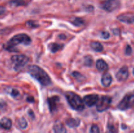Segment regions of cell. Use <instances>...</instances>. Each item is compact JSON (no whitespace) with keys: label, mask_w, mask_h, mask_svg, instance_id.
<instances>
[{"label":"cell","mask_w":134,"mask_h":133,"mask_svg":"<svg viewBox=\"0 0 134 133\" xmlns=\"http://www.w3.org/2000/svg\"><path fill=\"white\" fill-rule=\"evenodd\" d=\"M6 8L4 7L0 6V16L5 14V13H6Z\"/></svg>","instance_id":"29"},{"label":"cell","mask_w":134,"mask_h":133,"mask_svg":"<svg viewBox=\"0 0 134 133\" xmlns=\"http://www.w3.org/2000/svg\"><path fill=\"white\" fill-rule=\"evenodd\" d=\"M0 126L6 130H9L12 126V121L7 117H3L0 120Z\"/></svg>","instance_id":"12"},{"label":"cell","mask_w":134,"mask_h":133,"mask_svg":"<svg viewBox=\"0 0 134 133\" xmlns=\"http://www.w3.org/2000/svg\"><path fill=\"white\" fill-rule=\"evenodd\" d=\"M11 61L14 65V70L18 71L28 63L29 57L25 55H15L11 57Z\"/></svg>","instance_id":"4"},{"label":"cell","mask_w":134,"mask_h":133,"mask_svg":"<svg viewBox=\"0 0 134 133\" xmlns=\"http://www.w3.org/2000/svg\"><path fill=\"white\" fill-rule=\"evenodd\" d=\"M112 99L109 96H103L99 99L96 104V108L98 112H103L109 108Z\"/></svg>","instance_id":"7"},{"label":"cell","mask_w":134,"mask_h":133,"mask_svg":"<svg viewBox=\"0 0 134 133\" xmlns=\"http://www.w3.org/2000/svg\"><path fill=\"white\" fill-rule=\"evenodd\" d=\"M96 65V68L99 71H105V70H107L109 67L107 63L102 59L97 60Z\"/></svg>","instance_id":"15"},{"label":"cell","mask_w":134,"mask_h":133,"mask_svg":"<svg viewBox=\"0 0 134 133\" xmlns=\"http://www.w3.org/2000/svg\"><path fill=\"white\" fill-rule=\"evenodd\" d=\"M59 100H60V98L58 96H53L48 99L47 102H48V106H49V109L51 113H54L56 111Z\"/></svg>","instance_id":"10"},{"label":"cell","mask_w":134,"mask_h":133,"mask_svg":"<svg viewBox=\"0 0 134 133\" xmlns=\"http://www.w3.org/2000/svg\"><path fill=\"white\" fill-rule=\"evenodd\" d=\"M106 133H114L113 128L112 126H109V129Z\"/></svg>","instance_id":"32"},{"label":"cell","mask_w":134,"mask_h":133,"mask_svg":"<svg viewBox=\"0 0 134 133\" xmlns=\"http://www.w3.org/2000/svg\"><path fill=\"white\" fill-rule=\"evenodd\" d=\"M120 6L119 0H104L101 4V8L107 12H113Z\"/></svg>","instance_id":"6"},{"label":"cell","mask_w":134,"mask_h":133,"mask_svg":"<svg viewBox=\"0 0 134 133\" xmlns=\"http://www.w3.org/2000/svg\"><path fill=\"white\" fill-rule=\"evenodd\" d=\"M99 96L96 94H92V95H86L84 97L83 101L85 104L88 106L91 107L97 104L99 100Z\"/></svg>","instance_id":"9"},{"label":"cell","mask_w":134,"mask_h":133,"mask_svg":"<svg viewBox=\"0 0 134 133\" xmlns=\"http://www.w3.org/2000/svg\"><path fill=\"white\" fill-rule=\"evenodd\" d=\"M27 26H30V27H36L39 26V25L37 24L36 22H34V21H30V22H27Z\"/></svg>","instance_id":"27"},{"label":"cell","mask_w":134,"mask_h":133,"mask_svg":"<svg viewBox=\"0 0 134 133\" xmlns=\"http://www.w3.org/2000/svg\"><path fill=\"white\" fill-rule=\"evenodd\" d=\"M133 74H134V69H133Z\"/></svg>","instance_id":"34"},{"label":"cell","mask_w":134,"mask_h":133,"mask_svg":"<svg viewBox=\"0 0 134 133\" xmlns=\"http://www.w3.org/2000/svg\"><path fill=\"white\" fill-rule=\"evenodd\" d=\"M73 74V76H74L75 78L77 80L79 81V82H81V81H82L83 80L85 79V76H84L82 74H81L80 72H79L75 71V72H73V74Z\"/></svg>","instance_id":"22"},{"label":"cell","mask_w":134,"mask_h":133,"mask_svg":"<svg viewBox=\"0 0 134 133\" xmlns=\"http://www.w3.org/2000/svg\"><path fill=\"white\" fill-rule=\"evenodd\" d=\"M27 101L29 102H34V99L33 96H28L27 98Z\"/></svg>","instance_id":"30"},{"label":"cell","mask_w":134,"mask_h":133,"mask_svg":"<svg viewBox=\"0 0 134 133\" xmlns=\"http://www.w3.org/2000/svg\"><path fill=\"white\" fill-rule=\"evenodd\" d=\"M118 20L120 22H124L126 23H134V15L130 16L126 14H122L119 16H118Z\"/></svg>","instance_id":"13"},{"label":"cell","mask_w":134,"mask_h":133,"mask_svg":"<svg viewBox=\"0 0 134 133\" xmlns=\"http://www.w3.org/2000/svg\"><path fill=\"white\" fill-rule=\"evenodd\" d=\"M5 106H6V104H5V102H0V109L4 108Z\"/></svg>","instance_id":"33"},{"label":"cell","mask_w":134,"mask_h":133,"mask_svg":"<svg viewBox=\"0 0 134 133\" xmlns=\"http://www.w3.org/2000/svg\"><path fill=\"white\" fill-rule=\"evenodd\" d=\"M90 46H91L92 49L94 50L95 52H102L103 50V47L102 44H101L99 42L96 41H93L90 43Z\"/></svg>","instance_id":"18"},{"label":"cell","mask_w":134,"mask_h":133,"mask_svg":"<svg viewBox=\"0 0 134 133\" xmlns=\"http://www.w3.org/2000/svg\"><path fill=\"white\" fill-rule=\"evenodd\" d=\"M28 113H29V116L31 117V118L34 119V112H33L31 110H29L28 111Z\"/></svg>","instance_id":"31"},{"label":"cell","mask_w":134,"mask_h":133,"mask_svg":"<svg viewBox=\"0 0 134 133\" xmlns=\"http://www.w3.org/2000/svg\"><path fill=\"white\" fill-rule=\"evenodd\" d=\"M18 125H19L20 129H26L27 126V122L26 120V119H24V117H22V118L18 120Z\"/></svg>","instance_id":"21"},{"label":"cell","mask_w":134,"mask_h":133,"mask_svg":"<svg viewBox=\"0 0 134 133\" xmlns=\"http://www.w3.org/2000/svg\"><path fill=\"white\" fill-rule=\"evenodd\" d=\"M112 82V76L109 73L103 74L102 78V83L104 87H109Z\"/></svg>","instance_id":"14"},{"label":"cell","mask_w":134,"mask_h":133,"mask_svg":"<svg viewBox=\"0 0 134 133\" xmlns=\"http://www.w3.org/2000/svg\"><path fill=\"white\" fill-rule=\"evenodd\" d=\"M53 129L54 133H67L66 129L64 125L59 121L55 122Z\"/></svg>","instance_id":"11"},{"label":"cell","mask_w":134,"mask_h":133,"mask_svg":"<svg viewBox=\"0 0 134 133\" xmlns=\"http://www.w3.org/2000/svg\"><path fill=\"white\" fill-rule=\"evenodd\" d=\"M81 120L79 118H70L66 121V124L70 128H75L79 126Z\"/></svg>","instance_id":"16"},{"label":"cell","mask_w":134,"mask_h":133,"mask_svg":"<svg viewBox=\"0 0 134 133\" xmlns=\"http://www.w3.org/2000/svg\"><path fill=\"white\" fill-rule=\"evenodd\" d=\"M65 97L70 106L73 110L77 111L83 110L85 108V103L81 96L75 93L74 92L68 91L65 93Z\"/></svg>","instance_id":"3"},{"label":"cell","mask_w":134,"mask_h":133,"mask_svg":"<svg viewBox=\"0 0 134 133\" xmlns=\"http://www.w3.org/2000/svg\"><path fill=\"white\" fill-rule=\"evenodd\" d=\"M101 37H102V38H103V39H108V38H109L110 35L109 33V32H107V31H102V33H101Z\"/></svg>","instance_id":"26"},{"label":"cell","mask_w":134,"mask_h":133,"mask_svg":"<svg viewBox=\"0 0 134 133\" xmlns=\"http://www.w3.org/2000/svg\"><path fill=\"white\" fill-rule=\"evenodd\" d=\"M71 23H73L74 26H81L84 25L85 23V21L81 18H73L71 20Z\"/></svg>","instance_id":"19"},{"label":"cell","mask_w":134,"mask_h":133,"mask_svg":"<svg viewBox=\"0 0 134 133\" xmlns=\"http://www.w3.org/2000/svg\"><path fill=\"white\" fill-rule=\"evenodd\" d=\"M90 133H99V129L96 125H93L90 129Z\"/></svg>","instance_id":"24"},{"label":"cell","mask_w":134,"mask_h":133,"mask_svg":"<svg viewBox=\"0 0 134 133\" xmlns=\"http://www.w3.org/2000/svg\"><path fill=\"white\" fill-rule=\"evenodd\" d=\"M31 43V39L27 35L24 33L18 34L14 35L9 40L5 46V48L10 52H14L15 50L14 47L20 44L27 46Z\"/></svg>","instance_id":"2"},{"label":"cell","mask_w":134,"mask_h":133,"mask_svg":"<svg viewBox=\"0 0 134 133\" xmlns=\"http://www.w3.org/2000/svg\"><path fill=\"white\" fill-rule=\"evenodd\" d=\"M132 47L130 46V45H127L126 48V54L129 56L132 53Z\"/></svg>","instance_id":"28"},{"label":"cell","mask_w":134,"mask_h":133,"mask_svg":"<svg viewBox=\"0 0 134 133\" xmlns=\"http://www.w3.org/2000/svg\"><path fill=\"white\" fill-rule=\"evenodd\" d=\"M134 105V93H128L124 96L118 104V108L126 110Z\"/></svg>","instance_id":"5"},{"label":"cell","mask_w":134,"mask_h":133,"mask_svg":"<svg viewBox=\"0 0 134 133\" xmlns=\"http://www.w3.org/2000/svg\"><path fill=\"white\" fill-rule=\"evenodd\" d=\"M129 72L127 66H124L122 67L116 74V78L119 82H124L128 78Z\"/></svg>","instance_id":"8"},{"label":"cell","mask_w":134,"mask_h":133,"mask_svg":"<svg viewBox=\"0 0 134 133\" xmlns=\"http://www.w3.org/2000/svg\"><path fill=\"white\" fill-rule=\"evenodd\" d=\"M92 63L93 60L91 57H90V56H86V57L84 58V64H85L86 66H91L92 65Z\"/></svg>","instance_id":"23"},{"label":"cell","mask_w":134,"mask_h":133,"mask_svg":"<svg viewBox=\"0 0 134 133\" xmlns=\"http://www.w3.org/2000/svg\"><path fill=\"white\" fill-rule=\"evenodd\" d=\"M10 5L12 6H22V5H26V2L24 0H12L10 1Z\"/></svg>","instance_id":"20"},{"label":"cell","mask_w":134,"mask_h":133,"mask_svg":"<svg viewBox=\"0 0 134 133\" xmlns=\"http://www.w3.org/2000/svg\"><path fill=\"white\" fill-rule=\"evenodd\" d=\"M63 47H64V44H58V43H51L48 45V48L52 53H55L60 50L62 49Z\"/></svg>","instance_id":"17"},{"label":"cell","mask_w":134,"mask_h":133,"mask_svg":"<svg viewBox=\"0 0 134 133\" xmlns=\"http://www.w3.org/2000/svg\"><path fill=\"white\" fill-rule=\"evenodd\" d=\"M10 95H11L13 97L15 98V97H17L18 96H19L20 93L19 91H18L17 89H13L11 92H10Z\"/></svg>","instance_id":"25"},{"label":"cell","mask_w":134,"mask_h":133,"mask_svg":"<svg viewBox=\"0 0 134 133\" xmlns=\"http://www.w3.org/2000/svg\"><path fill=\"white\" fill-rule=\"evenodd\" d=\"M28 72L43 86H47L51 83V80L48 74L37 65H34L29 66Z\"/></svg>","instance_id":"1"}]
</instances>
